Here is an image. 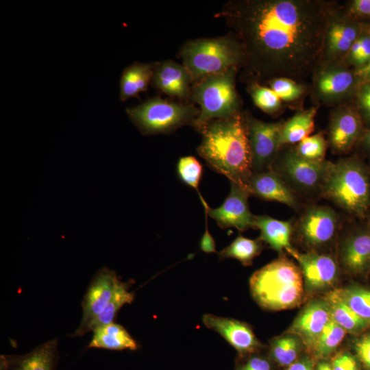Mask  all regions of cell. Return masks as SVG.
<instances>
[{
  "mask_svg": "<svg viewBox=\"0 0 370 370\" xmlns=\"http://www.w3.org/2000/svg\"><path fill=\"white\" fill-rule=\"evenodd\" d=\"M314 0H244L221 14L234 29L243 62L256 79L307 77L323 57L332 12Z\"/></svg>",
  "mask_w": 370,
  "mask_h": 370,
  "instance_id": "1",
  "label": "cell"
},
{
  "mask_svg": "<svg viewBox=\"0 0 370 370\" xmlns=\"http://www.w3.org/2000/svg\"><path fill=\"white\" fill-rule=\"evenodd\" d=\"M201 132L199 155L211 169L248 190L253 170L245 119L237 112L210 121Z\"/></svg>",
  "mask_w": 370,
  "mask_h": 370,
  "instance_id": "2",
  "label": "cell"
},
{
  "mask_svg": "<svg viewBox=\"0 0 370 370\" xmlns=\"http://www.w3.org/2000/svg\"><path fill=\"white\" fill-rule=\"evenodd\" d=\"M249 288L256 302L270 311L297 307L306 295L300 267L284 255L256 271Z\"/></svg>",
  "mask_w": 370,
  "mask_h": 370,
  "instance_id": "3",
  "label": "cell"
},
{
  "mask_svg": "<svg viewBox=\"0 0 370 370\" xmlns=\"http://www.w3.org/2000/svg\"><path fill=\"white\" fill-rule=\"evenodd\" d=\"M321 195L349 214L367 217L370 209V171L356 157L331 163Z\"/></svg>",
  "mask_w": 370,
  "mask_h": 370,
  "instance_id": "4",
  "label": "cell"
},
{
  "mask_svg": "<svg viewBox=\"0 0 370 370\" xmlns=\"http://www.w3.org/2000/svg\"><path fill=\"white\" fill-rule=\"evenodd\" d=\"M181 56L193 79L236 67L243 59L239 42L227 36L190 41L182 49Z\"/></svg>",
  "mask_w": 370,
  "mask_h": 370,
  "instance_id": "5",
  "label": "cell"
},
{
  "mask_svg": "<svg viewBox=\"0 0 370 370\" xmlns=\"http://www.w3.org/2000/svg\"><path fill=\"white\" fill-rule=\"evenodd\" d=\"M235 67L203 78L195 86L194 100L201 110L193 125L201 132L213 119H223L237 112L238 97L234 85Z\"/></svg>",
  "mask_w": 370,
  "mask_h": 370,
  "instance_id": "6",
  "label": "cell"
},
{
  "mask_svg": "<svg viewBox=\"0 0 370 370\" xmlns=\"http://www.w3.org/2000/svg\"><path fill=\"white\" fill-rule=\"evenodd\" d=\"M131 121L147 135L165 133L192 122L199 112L193 106L170 102L153 97L144 103L127 109Z\"/></svg>",
  "mask_w": 370,
  "mask_h": 370,
  "instance_id": "7",
  "label": "cell"
},
{
  "mask_svg": "<svg viewBox=\"0 0 370 370\" xmlns=\"http://www.w3.org/2000/svg\"><path fill=\"white\" fill-rule=\"evenodd\" d=\"M331 163L325 160L310 161L299 156L295 150H290L275 160L272 169L294 192L321 193Z\"/></svg>",
  "mask_w": 370,
  "mask_h": 370,
  "instance_id": "8",
  "label": "cell"
},
{
  "mask_svg": "<svg viewBox=\"0 0 370 370\" xmlns=\"http://www.w3.org/2000/svg\"><path fill=\"white\" fill-rule=\"evenodd\" d=\"M336 211L326 206H312L300 216L296 225L300 242L309 251H318L336 238L339 230Z\"/></svg>",
  "mask_w": 370,
  "mask_h": 370,
  "instance_id": "9",
  "label": "cell"
},
{
  "mask_svg": "<svg viewBox=\"0 0 370 370\" xmlns=\"http://www.w3.org/2000/svg\"><path fill=\"white\" fill-rule=\"evenodd\" d=\"M290 255L300 267L306 294L326 293L334 289L341 267L332 254L315 251L300 253L295 249Z\"/></svg>",
  "mask_w": 370,
  "mask_h": 370,
  "instance_id": "10",
  "label": "cell"
},
{
  "mask_svg": "<svg viewBox=\"0 0 370 370\" xmlns=\"http://www.w3.org/2000/svg\"><path fill=\"white\" fill-rule=\"evenodd\" d=\"M245 120L253 173L272 169L280 147L279 138L283 123H266L250 117Z\"/></svg>",
  "mask_w": 370,
  "mask_h": 370,
  "instance_id": "11",
  "label": "cell"
},
{
  "mask_svg": "<svg viewBox=\"0 0 370 370\" xmlns=\"http://www.w3.org/2000/svg\"><path fill=\"white\" fill-rule=\"evenodd\" d=\"M338 263L343 271L353 278H367L370 275V224L356 226L342 238Z\"/></svg>",
  "mask_w": 370,
  "mask_h": 370,
  "instance_id": "12",
  "label": "cell"
},
{
  "mask_svg": "<svg viewBox=\"0 0 370 370\" xmlns=\"http://www.w3.org/2000/svg\"><path fill=\"white\" fill-rule=\"evenodd\" d=\"M230 184L228 196L223 204L217 208H210L199 193L203 206L222 229L234 227L240 232H245L249 228H256V216L251 213L248 204L250 193L234 182Z\"/></svg>",
  "mask_w": 370,
  "mask_h": 370,
  "instance_id": "13",
  "label": "cell"
},
{
  "mask_svg": "<svg viewBox=\"0 0 370 370\" xmlns=\"http://www.w3.org/2000/svg\"><path fill=\"white\" fill-rule=\"evenodd\" d=\"M120 280L108 267L99 269L94 275L82 302V319L71 336H82L90 323L101 313L110 301Z\"/></svg>",
  "mask_w": 370,
  "mask_h": 370,
  "instance_id": "14",
  "label": "cell"
},
{
  "mask_svg": "<svg viewBox=\"0 0 370 370\" xmlns=\"http://www.w3.org/2000/svg\"><path fill=\"white\" fill-rule=\"evenodd\" d=\"M201 320L208 328L224 338L241 356L256 353L263 347L251 326L245 322L212 314H204Z\"/></svg>",
  "mask_w": 370,
  "mask_h": 370,
  "instance_id": "15",
  "label": "cell"
},
{
  "mask_svg": "<svg viewBox=\"0 0 370 370\" xmlns=\"http://www.w3.org/2000/svg\"><path fill=\"white\" fill-rule=\"evenodd\" d=\"M330 319L325 299H312L301 308L287 332L298 336L309 352Z\"/></svg>",
  "mask_w": 370,
  "mask_h": 370,
  "instance_id": "16",
  "label": "cell"
},
{
  "mask_svg": "<svg viewBox=\"0 0 370 370\" xmlns=\"http://www.w3.org/2000/svg\"><path fill=\"white\" fill-rule=\"evenodd\" d=\"M363 125L358 110L350 106L336 110L329 125V143L332 150L338 153L349 151L362 138L365 132Z\"/></svg>",
  "mask_w": 370,
  "mask_h": 370,
  "instance_id": "17",
  "label": "cell"
},
{
  "mask_svg": "<svg viewBox=\"0 0 370 370\" xmlns=\"http://www.w3.org/2000/svg\"><path fill=\"white\" fill-rule=\"evenodd\" d=\"M362 29L358 21L348 14L334 16L332 14L326 31L323 53L330 60L346 56Z\"/></svg>",
  "mask_w": 370,
  "mask_h": 370,
  "instance_id": "18",
  "label": "cell"
},
{
  "mask_svg": "<svg viewBox=\"0 0 370 370\" xmlns=\"http://www.w3.org/2000/svg\"><path fill=\"white\" fill-rule=\"evenodd\" d=\"M248 190L250 195L280 202L293 208L298 204L295 192L273 169L253 173L249 180Z\"/></svg>",
  "mask_w": 370,
  "mask_h": 370,
  "instance_id": "19",
  "label": "cell"
},
{
  "mask_svg": "<svg viewBox=\"0 0 370 370\" xmlns=\"http://www.w3.org/2000/svg\"><path fill=\"white\" fill-rule=\"evenodd\" d=\"M58 340H49L25 355H1L0 370H54Z\"/></svg>",
  "mask_w": 370,
  "mask_h": 370,
  "instance_id": "20",
  "label": "cell"
},
{
  "mask_svg": "<svg viewBox=\"0 0 370 370\" xmlns=\"http://www.w3.org/2000/svg\"><path fill=\"white\" fill-rule=\"evenodd\" d=\"M358 82L355 71L343 66H332L321 71L316 78L317 95L324 101L333 102L349 95Z\"/></svg>",
  "mask_w": 370,
  "mask_h": 370,
  "instance_id": "21",
  "label": "cell"
},
{
  "mask_svg": "<svg viewBox=\"0 0 370 370\" xmlns=\"http://www.w3.org/2000/svg\"><path fill=\"white\" fill-rule=\"evenodd\" d=\"M255 226L260 232L259 238L279 254L285 251L290 255L295 250L291 243L293 226L290 221L259 215L255 217Z\"/></svg>",
  "mask_w": 370,
  "mask_h": 370,
  "instance_id": "22",
  "label": "cell"
},
{
  "mask_svg": "<svg viewBox=\"0 0 370 370\" xmlns=\"http://www.w3.org/2000/svg\"><path fill=\"white\" fill-rule=\"evenodd\" d=\"M153 82L156 88L166 94L184 97L188 91L191 76L184 65L165 61L154 68Z\"/></svg>",
  "mask_w": 370,
  "mask_h": 370,
  "instance_id": "23",
  "label": "cell"
},
{
  "mask_svg": "<svg viewBox=\"0 0 370 370\" xmlns=\"http://www.w3.org/2000/svg\"><path fill=\"white\" fill-rule=\"evenodd\" d=\"M331 318L351 336L359 335L370 328V323L358 316L343 300L339 289L324 294Z\"/></svg>",
  "mask_w": 370,
  "mask_h": 370,
  "instance_id": "24",
  "label": "cell"
},
{
  "mask_svg": "<svg viewBox=\"0 0 370 370\" xmlns=\"http://www.w3.org/2000/svg\"><path fill=\"white\" fill-rule=\"evenodd\" d=\"M89 348H101L109 350H136V341L122 325L114 322L99 326L93 330Z\"/></svg>",
  "mask_w": 370,
  "mask_h": 370,
  "instance_id": "25",
  "label": "cell"
},
{
  "mask_svg": "<svg viewBox=\"0 0 370 370\" xmlns=\"http://www.w3.org/2000/svg\"><path fill=\"white\" fill-rule=\"evenodd\" d=\"M154 68L151 64L137 62L125 68L120 81V99L124 101L146 91Z\"/></svg>",
  "mask_w": 370,
  "mask_h": 370,
  "instance_id": "26",
  "label": "cell"
},
{
  "mask_svg": "<svg viewBox=\"0 0 370 370\" xmlns=\"http://www.w3.org/2000/svg\"><path fill=\"white\" fill-rule=\"evenodd\" d=\"M316 112L314 108L299 112L283 123L279 138L280 147L299 143L309 136L314 130Z\"/></svg>",
  "mask_w": 370,
  "mask_h": 370,
  "instance_id": "27",
  "label": "cell"
},
{
  "mask_svg": "<svg viewBox=\"0 0 370 370\" xmlns=\"http://www.w3.org/2000/svg\"><path fill=\"white\" fill-rule=\"evenodd\" d=\"M304 347L298 336L286 331L270 341L269 355L279 365L288 367L297 360Z\"/></svg>",
  "mask_w": 370,
  "mask_h": 370,
  "instance_id": "28",
  "label": "cell"
},
{
  "mask_svg": "<svg viewBox=\"0 0 370 370\" xmlns=\"http://www.w3.org/2000/svg\"><path fill=\"white\" fill-rule=\"evenodd\" d=\"M130 285V282L119 281L110 301L101 313L88 326L86 334L99 326L114 322L121 307L125 304L133 301L134 295L129 291Z\"/></svg>",
  "mask_w": 370,
  "mask_h": 370,
  "instance_id": "29",
  "label": "cell"
},
{
  "mask_svg": "<svg viewBox=\"0 0 370 370\" xmlns=\"http://www.w3.org/2000/svg\"><path fill=\"white\" fill-rule=\"evenodd\" d=\"M348 333L332 318L309 353L319 360H326L339 347Z\"/></svg>",
  "mask_w": 370,
  "mask_h": 370,
  "instance_id": "30",
  "label": "cell"
},
{
  "mask_svg": "<svg viewBox=\"0 0 370 370\" xmlns=\"http://www.w3.org/2000/svg\"><path fill=\"white\" fill-rule=\"evenodd\" d=\"M262 242L260 238L254 240L238 235L219 253V257L220 260L234 258L244 266H250L254 259L259 256L263 249Z\"/></svg>",
  "mask_w": 370,
  "mask_h": 370,
  "instance_id": "31",
  "label": "cell"
},
{
  "mask_svg": "<svg viewBox=\"0 0 370 370\" xmlns=\"http://www.w3.org/2000/svg\"><path fill=\"white\" fill-rule=\"evenodd\" d=\"M338 289L345 303L370 323V286L352 282Z\"/></svg>",
  "mask_w": 370,
  "mask_h": 370,
  "instance_id": "32",
  "label": "cell"
},
{
  "mask_svg": "<svg viewBox=\"0 0 370 370\" xmlns=\"http://www.w3.org/2000/svg\"><path fill=\"white\" fill-rule=\"evenodd\" d=\"M327 143L322 133L309 136L297 143L295 151L301 158L312 161H325Z\"/></svg>",
  "mask_w": 370,
  "mask_h": 370,
  "instance_id": "33",
  "label": "cell"
},
{
  "mask_svg": "<svg viewBox=\"0 0 370 370\" xmlns=\"http://www.w3.org/2000/svg\"><path fill=\"white\" fill-rule=\"evenodd\" d=\"M180 179L188 186L198 191V186L202 175V166L193 156L181 158L177 165Z\"/></svg>",
  "mask_w": 370,
  "mask_h": 370,
  "instance_id": "34",
  "label": "cell"
},
{
  "mask_svg": "<svg viewBox=\"0 0 370 370\" xmlns=\"http://www.w3.org/2000/svg\"><path fill=\"white\" fill-rule=\"evenodd\" d=\"M346 57L351 65L358 69L366 65L370 60V29H363L352 45Z\"/></svg>",
  "mask_w": 370,
  "mask_h": 370,
  "instance_id": "35",
  "label": "cell"
},
{
  "mask_svg": "<svg viewBox=\"0 0 370 370\" xmlns=\"http://www.w3.org/2000/svg\"><path fill=\"white\" fill-rule=\"evenodd\" d=\"M251 85V95L256 106L267 113H274L279 110L282 100L272 89L257 82Z\"/></svg>",
  "mask_w": 370,
  "mask_h": 370,
  "instance_id": "36",
  "label": "cell"
},
{
  "mask_svg": "<svg viewBox=\"0 0 370 370\" xmlns=\"http://www.w3.org/2000/svg\"><path fill=\"white\" fill-rule=\"evenodd\" d=\"M269 88L272 89L282 101H291L299 98L304 92V88L296 81L278 77L269 81Z\"/></svg>",
  "mask_w": 370,
  "mask_h": 370,
  "instance_id": "37",
  "label": "cell"
},
{
  "mask_svg": "<svg viewBox=\"0 0 370 370\" xmlns=\"http://www.w3.org/2000/svg\"><path fill=\"white\" fill-rule=\"evenodd\" d=\"M349 347L362 370H370V328L359 335L352 336Z\"/></svg>",
  "mask_w": 370,
  "mask_h": 370,
  "instance_id": "38",
  "label": "cell"
},
{
  "mask_svg": "<svg viewBox=\"0 0 370 370\" xmlns=\"http://www.w3.org/2000/svg\"><path fill=\"white\" fill-rule=\"evenodd\" d=\"M331 365L334 370H362L358 360L349 349H343L336 354Z\"/></svg>",
  "mask_w": 370,
  "mask_h": 370,
  "instance_id": "39",
  "label": "cell"
},
{
  "mask_svg": "<svg viewBox=\"0 0 370 370\" xmlns=\"http://www.w3.org/2000/svg\"><path fill=\"white\" fill-rule=\"evenodd\" d=\"M357 104L363 123L370 125V82L360 83L357 91Z\"/></svg>",
  "mask_w": 370,
  "mask_h": 370,
  "instance_id": "40",
  "label": "cell"
},
{
  "mask_svg": "<svg viewBox=\"0 0 370 370\" xmlns=\"http://www.w3.org/2000/svg\"><path fill=\"white\" fill-rule=\"evenodd\" d=\"M347 14L355 20L370 19V0H354L349 3Z\"/></svg>",
  "mask_w": 370,
  "mask_h": 370,
  "instance_id": "41",
  "label": "cell"
},
{
  "mask_svg": "<svg viewBox=\"0 0 370 370\" xmlns=\"http://www.w3.org/2000/svg\"><path fill=\"white\" fill-rule=\"evenodd\" d=\"M256 353L249 354V358L243 363L238 365L236 370H271L270 362Z\"/></svg>",
  "mask_w": 370,
  "mask_h": 370,
  "instance_id": "42",
  "label": "cell"
},
{
  "mask_svg": "<svg viewBox=\"0 0 370 370\" xmlns=\"http://www.w3.org/2000/svg\"><path fill=\"white\" fill-rule=\"evenodd\" d=\"M204 210H205V215H206V229L200 241V249L202 251L205 253H214V252H217L216 248H215V242L213 237L209 232L208 226V214L207 210L205 208H204Z\"/></svg>",
  "mask_w": 370,
  "mask_h": 370,
  "instance_id": "43",
  "label": "cell"
},
{
  "mask_svg": "<svg viewBox=\"0 0 370 370\" xmlns=\"http://www.w3.org/2000/svg\"><path fill=\"white\" fill-rule=\"evenodd\" d=\"M286 370H315L313 360L308 355L298 358Z\"/></svg>",
  "mask_w": 370,
  "mask_h": 370,
  "instance_id": "44",
  "label": "cell"
},
{
  "mask_svg": "<svg viewBox=\"0 0 370 370\" xmlns=\"http://www.w3.org/2000/svg\"><path fill=\"white\" fill-rule=\"evenodd\" d=\"M355 74L359 84L365 82H370V60L364 66L356 69Z\"/></svg>",
  "mask_w": 370,
  "mask_h": 370,
  "instance_id": "45",
  "label": "cell"
},
{
  "mask_svg": "<svg viewBox=\"0 0 370 370\" xmlns=\"http://www.w3.org/2000/svg\"><path fill=\"white\" fill-rule=\"evenodd\" d=\"M360 142L362 147L370 153V129L365 131Z\"/></svg>",
  "mask_w": 370,
  "mask_h": 370,
  "instance_id": "46",
  "label": "cell"
},
{
  "mask_svg": "<svg viewBox=\"0 0 370 370\" xmlns=\"http://www.w3.org/2000/svg\"><path fill=\"white\" fill-rule=\"evenodd\" d=\"M315 370H334L331 362H328L326 360H319L317 364L315 366Z\"/></svg>",
  "mask_w": 370,
  "mask_h": 370,
  "instance_id": "47",
  "label": "cell"
},
{
  "mask_svg": "<svg viewBox=\"0 0 370 370\" xmlns=\"http://www.w3.org/2000/svg\"><path fill=\"white\" fill-rule=\"evenodd\" d=\"M367 215H369V221H368V223L370 224V209H369V211Z\"/></svg>",
  "mask_w": 370,
  "mask_h": 370,
  "instance_id": "48",
  "label": "cell"
}]
</instances>
